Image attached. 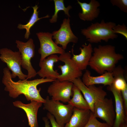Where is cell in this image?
<instances>
[{
    "mask_svg": "<svg viewBox=\"0 0 127 127\" xmlns=\"http://www.w3.org/2000/svg\"><path fill=\"white\" fill-rule=\"evenodd\" d=\"M77 3L80 6L82 12L78 14L79 18L84 21H92L98 17L100 13L99 7L100 3L96 0H91L88 3L81 2L77 0Z\"/></svg>",
    "mask_w": 127,
    "mask_h": 127,
    "instance_id": "16",
    "label": "cell"
},
{
    "mask_svg": "<svg viewBox=\"0 0 127 127\" xmlns=\"http://www.w3.org/2000/svg\"><path fill=\"white\" fill-rule=\"evenodd\" d=\"M4 74L2 82L5 86L4 90L8 92L10 97L14 98L21 94L24 95L28 101L35 100L44 103L45 99L40 94L41 88H37L38 85L48 82H52L55 80L47 78L37 79L32 80H20L17 82L13 81L9 70L5 67L3 70Z\"/></svg>",
    "mask_w": 127,
    "mask_h": 127,
    "instance_id": "1",
    "label": "cell"
},
{
    "mask_svg": "<svg viewBox=\"0 0 127 127\" xmlns=\"http://www.w3.org/2000/svg\"><path fill=\"white\" fill-rule=\"evenodd\" d=\"M92 113L90 110L74 107L71 118L64 127H84L89 121Z\"/></svg>",
    "mask_w": 127,
    "mask_h": 127,
    "instance_id": "19",
    "label": "cell"
},
{
    "mask_svg": "<svg viewBox=\"0 0 127 127\" xmlns=\"http://www.w3.org/2000/svg\"><path fill=\"white\" fill-rule=\"evenodd\" d=\"M107 89L112 93L115 103V117L112 127H120L127 122V115L125 112L121 91L116 89L112 84L108 86Z\"/></svg>",
    "mask_w": 127,
    "mask_h": 127,
    "instance_id": "13",
    "label": "cell"
},
{
    "mask_svg": "<svg viewBox=\"0 0 127 127\" xmlns=\"http://www.w3.org/2000/svg\"><path fill=\"white\" fill-rule=\"evenodd\" d=\"M96 118L92 112L89 121L84 127H111L106 123L99 121Z\"/></svg>",
    "mask_w": 127,
    "mask_h": 127,
    "instance_id": "24",
    "label": "cell"
},
{
    "mask_svg": "<svg viewBox=\"0 0 127 127\" xmlns=\"http://www.w3.org/2000/svg\"><path fill=\"white\" fill-rule=\"evenodd\" d=\"M82 80L86 86L101 84L104 86H110L114 81L112 72L106 71L100 75L93 76L90 71L87 70L83 75Z\"/></svg>",
    "mask_w": 127,
    "mask_h": 127,
    "instance_id": "18",
    "label": "cell"
},
{
    "mask_svg": "<svg viewBox=\"0 0 127 127\" xmlns=\"http://www.w3.org/2000/svg\"><path fill=\"white\" fill-rule=\"evenodd\" d=\"M110 2L113 6H116L121 11L127 12V0H111Z\"/></svg>",
    "mask_w": 127,
    "mask_h": 127,
    "instance_id": "26",
    "label": "cell"
},
{
    "mask_svg": "<svg viewBox=\"0 0 127 127\" xmlns=\"http://www.w3.org/2000/svg\"><path fill=\"white\" fill-rule=\"evenodd\" d=\"M82 47L79 48L80 52L79 55L74 54L73 47L71 49L73 55L71 59L78 68L81 71L86 69L93 52V49L90 43H89L88 45L83 44Z\"/></svg>",
    "mask_w": 127,
    "mask_h": 127,
    "instance_id": "17",
    "label": "cell"
},
{
    "mask_svg": "<svg viewBox=\"0 0 127 127\" xmlns=\"http://www.w3.org/2000/svg\"><path fill=\"white\" fill-rule=\"evenodd\" d=\"M59 61V57L56 54H52L48 56L43 60L40 61L39 66L40 69L37 72L42 78L55 80L60 75L57 70H54V64Z\"/></svg>",
    "mask_w": 127,
    "mask_h": 127,
    "instance_id": "14",
    "label": "cell"
},
{
    "mask_svg": "<svg viewBox=\"0 0 127 127\" xmlns=\"http://www.w3.org/2000/svg\"><path fill=\"white\" fill-rule=\"evenodd\" d=\"M16 43L21 56V66L28 72L26 79L35 77L37 74V72L33 67L31 62V59L35 54V45L33 40L30 38L25 42L16 40Z\"/></svg>",
    "mask_w": 127,
    "mask_h": 127,
    "instance_id": "6",
    "label": "cell"
},
{
    "mask_svg": "<svg viewBox=\"0 0 127 127\" xmlns=\"http://www.w3.org/2000/svg\"><path fill=\"white\" fill-rule=\"evenodd\" d=\"M59 57V61L64 62V64L58 66L61 71V74L58 76L57 79L60 81L72 82L82 76V71L78 68L72 60L69 52H65Z\"/></svg>",
    "mask_w": 127,
    "mask_h": 127,
    "instance_id": "7",
    "label": "cell"
},
{
    "mask_svg": "<svg viewBox=\"0 0 127 127\" xmlns=\"http://www.w3.org/2000/svg\"><path fill=\"white\" fill-rule=\"evenodd\" d=\"M32 8L33 9V12L29 21L25 24H20L17 26L18 28L19 29H25L26 30L24 38L26 39H28L30 34V29L36 22L42 19L48 18L50 17L49 15H47L45 16L39 18L38 16L39 11H37L39 8L38 5H36L32 7Z\"/></svg>",
    "mask_w": 127,
    "mask_h": 127,
    "instance_id": "22",
    "label": "cell"
},
{
    "mask_svg": "<svg viewBox=\"0 0 127 127\" xmlns=\"http://www.w3.org/2000/svg\"><path fill=\"white\" fill-rule=\"evenodd\" d=\"M124 71L120 65L116 67L112 72L114 78L112 84L116 89L120 91L127 87L124 75Z\"/></svg>",
    "mask_w": 127,
    "mask_h": 127,
    "instance_id": "21",
    "label": "cell"
},
{
    "mask_svg": "<svg viewBox=\"0 0 127 127\" xmlns=\"http://www.w3.org/2000/svg\"><path fill=\"white\" fill-rule=\"evenodd\" d=\"M43 120L44 121L45 124V127H50L49 121L48 120V119L47 117H44L43 118Z\"/></svg>",
    "mask_w": 127,
    "mask_h": 127,
    "instance_id": "29",
    "label": "cell"
},
{
    "mask_svg": "<svg viewBox=\"0 0 127 127\" xmlns=\"http://www.w3.org/2000/svg\"><path fill=\"white\" fill-rule=\"evenodd\" d=\"M116 25L112 22H105L102 20L101 22L91 23L86 28L81 30L82 34L90 43H98L102 40L107 42L110 39L117 38L118 36L114 32L112 28Z\"/></svg>",
    "mask_w": 127,
    "mask_h": 127,
    "instance_id": "3",
    "label": "cell"
},
{
    "mask_svg": "<svg viewBox=\"0 0 127 127\" xmlns=\"http://www.w3.org/2000/svg\"><path fill=\"white\" fill-rule=\"evenodd\" d=\"M55 5V11L54 14L51 18L49 20V22L51 23L56 22L57 21L58 14L60 11H64L65 14L67 15L68 18L70 17L69 13V10L72 8L70 5L66 7L64 5L63 0H53Z\"/></svg>",
    "mask_w": 127,
    "mask_h": 127,
    "instance_id": "23",
    "label": "cell"
},
{
    "mask_svg": "<svg viewBox=\"0 0 127 127\" xmlns=\"http://www.w3.org/2000/svg\"><path fill=\"white\" fill-rule=\"evenodd\" d=\"M45 100L43 109L47 110L53 116L61 127H64L70 120L74 107L69 104L65 105L59 101L50 99L48 96Z\"/></svg>",
    "mask_w": 127,
    "mask_h": 127,
    "instance_id": "4",
    "label": "cell"
},
{
    "mask_svg": "<svg viewBox=\"0 0 127 127\" xmlns=\"http://www.w3.org/2000/svg\"><path fill=\"white\" fill-rule=\"evenodd\" d=\"M36 35L40 43V47L38 50L41 55L40 61L52 55H60L65 52L62 47L58 46L53 40L52 33L40 32L37 33Z\"/></svg>",
    "mask_w": 127,
    "mask_h": 127,
    "instance_id": "11",
    "label": "cell"
},
{
    "mask_svg": "<svg viewBox=\"0 0 127 127\" xmlns=\"http://www.w3.org/2000/svg\"><path fill=\"white\" fill-rule=\"evenodd\" d=\"M123 98L125 110L127 115V87L121 91Z\"/></svg>",
    "mask_w": 127,
    "mask_h": 127,
    "instance_id": "27",
    "label": "cell"
},
{
    "mask_svg": "<svg viewBox=\"0 0 127 127\" xmlns=\"http://www.w3.org/2000/svg\"><path fill=\"white\" fill-rule=\"evenodd\" d=\"M92 113L94 117L100 118L112 127L115 117L112 98H105L97 100L94 104Z\"/></svg>",
    "mask_w": 127,
    "mask_h": 127,
    "instance_id": "8",
    "label": "cell"
},
{
    "mask_svg": "<svg viewBox=\"0 0 127 127\" xmlns=\"http://www.w3.org/2000/svg\"><path fill=\"white\" fill-rule=\"evenodd\" d=\"M112 29L115 34L122 35L127 40V27L124 24L121 25H116L113 27Z\"/></svg>",
    "mask_w": 127,
    "mask_h": 127,
    "instance_id": "25",
    "label": "cell"
},
{
    "mask_svg": "<svg viewBox=\"0 0 127 127\" xmlns=\"http://www.w3.org/2000/svg\"><path fill=\"white\" fill-rule=\"evenodd\" d=\"M52 82L47 90L52 99L68 103L73 95V83L67 81H60L57 79Z\"/></svg>",
    "mask_w": 127,
    "mask_h": 127,
    "instance_id": "9",
    "label": "cell"
},
{
    "mask_svg": "<svg viewBox=\"0 0 127 127\" xmlns=\"http://www.w3.org/2000/svg\"><path fill=\"white\" fill-rule=\"evenodd\" d=\"M127 123H125L121 125L120 127H127Z\"/></svg>",
    "mask_w": 127,
    "mask_h": 127,
    "instance_id": "30",
    "label": "cell"
},
{
    "mask_svg": "<svg viewBox=\"0 0 127 127\" xmlns=\"http://www.w3.org/2000/svg\"><path fill=\"white\" fill-rule=\"evenodd\" d=\"M42 103L39 101L32 100L28 104H24L19 101L13 102L14 105L23 110L26 114L30 127H39L37 120V114L39 108Z\"/></svg>",
    "mask_w": 127,
    "mask_h": 127,
    "instance_id": "15",
    "label": "cell"
},
{
    "mask_svg": "<svg viewBox=\"0 0 127 127\" xmlns=\"http://www.w3.org/2000/svg\"><path fill=\"white\" fill-rule=\"evenodd\" d=\"M72 90V97L68 102V104L71 105L74 107L90 110L89 104L83 96L80 91L74 84Z\"/></svg>",
    "mask_w": 127,
    "mask_h": 127,
    "instance_id": "20",
    "label": "cell"
},
{
    "mask_svg": "<svg viewBox=\"0 0 127 127\" xmlns=\"http://www.w3.org/2000/svg\"><path fill=\"white\" fill-rule=\"evenodd\" d=\"M47 117L50 120L52 127H61L56 122L53 116L49 112L47 113Z\"/></svg>",
    "mask_w": 127,
    "mask_h": 127,
    "instance_id": "28",
    "label": "cell"
},
{
    "mask_svg": "<svg viewBox=\"0 0 127 127\" xmlns=\"http://www.w3.org/2000/svg\"><path fill=\"white\" fill-rule=\"evenodd\" d=\"M0 59L6 64L7 68L12 71V79L16 76L20 80H24L27 78V75L23 73L21 70L22 60L19 51L13 52L6 48H1L0 49Z\"/></svg>",
    "mask_w": 127,
    "mask_h": 127,
    "instance_id": "5",
    "label": "cell"
},
{
    "mask_svg": "<svg viewBox=\"0 0 127 127\" xmlns=\"http://www.w3.org/2000/svg\"><path fill=\"white\" fill-rule=\"evenodd\" d=\"M123 58V55L116 53L115 46L99 45L93 49V54L88 65L101 75L106 71L112 72L116 64Z\"/></svg>",
    "mask_w": 127,
    "mask_h": 127,
    "instance_id": "2",
    "label": "cell"
},
{
    "mask_svg": "<svg viewBox=\"0 0 127 127\" xmlns=\"http://www.w3.org/2000/svg\"><path fill=\"white\" fill-rule=\"evenodd\" d=\"M69 18H64L61 24L60 28L57 31H53L52 33V39L57 45H60L64 50L67 48L68 44L70 42L77 43L78 38L72 32L70 26Z\"/></svg>",
    "mask_w": 127,
    "mask_h": 127,
    "instance_id": "12",
    "label": "cell"
},
{
    "mask_svg": "<svg viewBox=\"0 0 127 127\" xmlns=\"http://www.w3.org/2000/svg\"><path fill=\"white\" fill-rule=\"evenodd\" d=\"M80 91L84 98L89 104L92 112L94 104L98 100L105 98L107 93L102 87L96 86L95 85L86 86L80 78L74 79L71 82Z\"/></svg>",
    "mask_w": 127,
    "mask_h": 127,
    "instance_id": "10",
    "label": "cell"
}]
</instances>
